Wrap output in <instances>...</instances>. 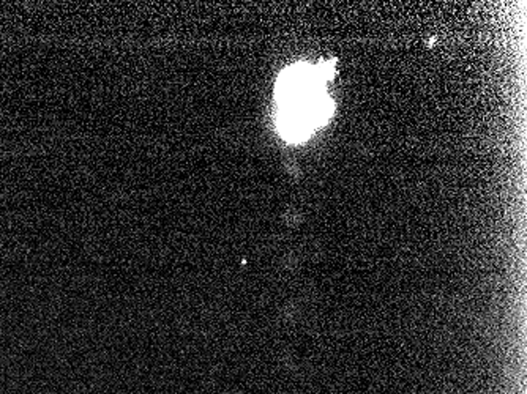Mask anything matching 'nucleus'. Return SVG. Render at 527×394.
<instances>
[{
    "instance_id": "f257e3e1",
    "label": "nucleus",
    "mask_w": 527,
    "mask_h": 394,
    "mask_svg": "<svg viewBox=\"0 0 527 394\" xmlns=\"http://www.w3.org/2000/svg\"><path fill=\"white\" fill-rule=\"evenodd\" d=\"M329 65L314 68L295 65L284 71L276 86L278 125L287 140H302L324 125L332 114V101L322 90L329 79Z\"/></svg>"
}]
</instances>
